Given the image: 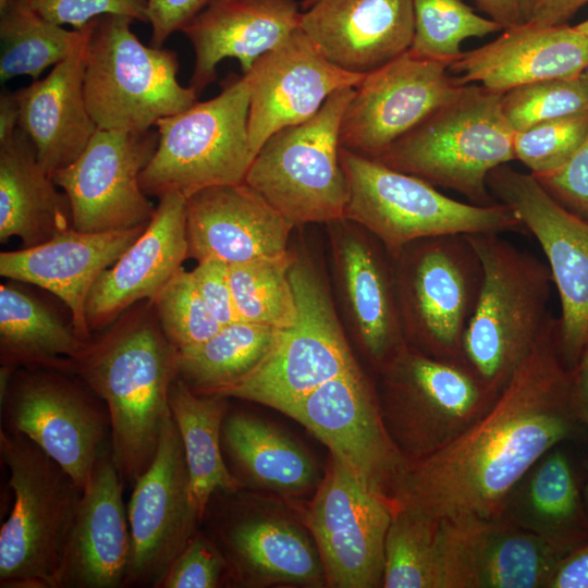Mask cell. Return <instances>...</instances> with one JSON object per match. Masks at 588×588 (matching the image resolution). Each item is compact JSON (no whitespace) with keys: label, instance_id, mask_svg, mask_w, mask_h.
I'll return each mask as SVG.
<instances>
[{"label":"cell","instance_id":"9a60e30c","mask_svg":"<svg viewBox=\"0 0 588 588\" xmlns=\"http://www.w3.org/2000/svg\"><path fill=\"white\" fill-rule=\"evenodd\" d=\"M63 375L24 368L1 400L2 418L7 431L33 441L84 490L110 437V418L105 404Z\"/></svg>","mask_w":588,"mask_h":588},{"label":"cell","instance_id":"cb8c5ba5","mask_svg":"<svg viewBox=\"0 0 588 588\" xmlns=\"http://www.w3.org/2000/svg\"><path fill=\"white\" fill-rule=\"evenodd\" d=\"M142 234L105 270L91 286L86 321L100 330L135 303H151L187 257L186 197L167 193Z\"/></svg>","mask_w":588,"mask_h":588},{"label":"cell","instance_id":"681fc988","mask_svg":"<svg viewBox=\"0 0 588 588\" xmlns=\"http://www.w3.org/2000/svg\"><path fill=\"white\" fill-rule=\"evenodd\" d=\"M215 0H147V17L151 26L150 46L161 48Z\"/></svg>","mask_w":588,"mask_h":588},{"label":"cell","instance_id":"5bb4252c","mask_svg":"<svg viewBox=\"0 0 588 588\" xmlns=\"http://www.w3.org/2000/svg\"><path fill=\"white\" fill-rule=\"evenodd\" d=\"M308 429L359 481L392 506L407 461L390 438L377 389L358 365L284 412Z\"/></svg>","mask_w":588,"mask_h":588},{"label":"cell","instance_id":"6da1fadb","mask_svg":"<svg viewBox=\"0 0 588 588\" xmlns=\"http://www.w3.org/2000/svg\"><path fill=\"white\" fill-rule=\"evenodd\" d=\"M575 392L552 315L488 409L440 450L406 463L393 505L436 519L499 517L539 458L584 426Z\"/></svg>","mask_w":588,"mask_h":588},{"label":"cell","instance_id":"836d02e7","mask_svg":"<svg viewBox=\"0 0 588 588\" xmlns=\"http://www.w3.org/2000/svg\"><path fill=\"white\" fill-rule=\"evenodd\" d=\"M221 439L228 466L243 488L298 497L316 490L322 478L299 443L249 414H226Z\"/></svg>","mask_w":588,"mask_h":588},{"label":"cell","instance_id":"ee69618b","mask_svg":"<svg viewBox=\"0 0 588 588\" xmlns=\"http://www.w3.org/2000/svg\"><path fill=\"white\" fill-rule=\"evenodd\" d=\"M588 137V112L536 123L515 132V159L534 175L564 166Z\"/></svg>","mask_w":588,"mask_h":588},{"label":"cell","instance_id":"7a4b0ae2","mask_svg":"<svg viewBox=\"0 0 588 588\" xmlns=\"http://www.w3.org/2000/svg\"><path fill=\"white\" fill-rule=\"evenodd\" d=\"M177 350L149 307L123 314L75 359V373L110 418V451L123 480L134 483L151 464L171 414Z\"/></svg>","mask_w":588,"mask_h":588},{"label":"cell","instance_id":"ac0fdd59","mask_svg":"<svg viewBox=\"0 0 588 588\" xmlns=\"http://www.w3.org/2000/svg\"><path fill=\"white\" fill-rule=\"evenodd\" d=\"M158 132L97 128L81 155L52 175L69 198L72 226L105 232L146 225L156 207L140 174L158 145Z\"/></svg>","mask_w":588,"mask_h":588},{"label":"cell","instance_id":"8fae6325","mask_svg":"<svg viewBox=\"0 0 588 588\" xmlns=\"http://www.w3.org/2000/svg\"><path fill=\"white\" fill-rule=\"evenodd\" d=\"M378 371L382 419L407 462L446 445L497 397L465 364L431 357L409 344Z\"/></svg>","mask_w":588,"mask_h":588},{"label":"cell","instance_id":"60d3db41","mask_svg":"<svg viewBox=\"0 0 588 588\" xmlns=\"http://www.w3.org/2000/svg\"><path fill=\"white\" fill-rule=\"evenodd\" d=\"M414 10V38L409 50L417 56L455 61L463 53L461 45L470 37L503 30L463 0H412Z\"/></svg>","mask_w":588,"mask_h":588},{"label":"cell","instance_id":"f546056e","mask_svg":"<svg viewBox=\"0 0 588 588\" xmlns=\"http://www.w3.org/2000/svg\"><path fill=\"white\" fill-rule=\"evenodd\" d=\"M301 17L296 0H215L182 29L195 54L189 87L199 96L228 58L248 72L299 28Z\"/></svg>","mask_w":588,"mask_h":588},{"label":"cell","instance_id":"b9f144b4","mask_svg":"<svg viewBox=\"0 0 588 588\" xmlns=\"http://www.w3.org/2000/svg\"><path fill=\"white\" fill-rule=\"evenodd\" d=\"M502 110L514 132L542 121L588 112V69L572 77L510 89L502 95Z\"/></svg>","mask_w":588,"mask_h":588},{"label":"cell","instance_id":"e575fe53","mask_svg":"<svg viewBox=\"0 0 588 588\" xmlns=\"http://www.w3.org/2000/svg\"><path fill=\"white\" fill-rule=\"evenodd\" d=\"M90 341V340H89ZM89 341L81 339L41 302L9 284L0 286L1 368L75 373V359Z\"/></svg>","mask_w":588,"mask_h":588},{"label":"cell","instance_id":"f35d334b","mask_svg":"<svg viewBox=\"0 0 588 588\" xmlns=\"http://www.w3.org/2000/svg\"><path fill=\"white\" fill-rule=\"evenodd\" d=\"M384 588H442L439 519L392 507L384 546Z\"/></svg>","mask_w":588,"mask_h":588},{"label":"cell","instance_id":"d6986e66","mask_svg":"<svg viewBox=\"0 0 588 588\" xmlns=\"http://www.w3.org/2000/svg\"><path fill=\"white\" fill-rule=\"evenodd\" d=\"M126 509L132 546L124 587L156 588L201 523L171 414L151 464L133 483Z\"/></svg>","mask_w":588,"mask_h":588},{"label":"cell","instance_id":"816d5d0a","mask_svg":"<svg viewBox=\"0 0 588 588\" xmlns=\"http://www.w3.org/2000/svg\"><path fill=\"white\" fill-rule=\"evenodd\" d=\"M534 0H475L478 8L503 29L529 22Z\"/></svg>","mask_w":588,"mask_h":588},{"label":"cell","instance_id":"f6af8a7d","mask_svg":"<svg viewBox=\"0 0 588 588\" xmlns=\"http://www.w3.org/2000/svg\"><path fill=\"white\" fill-rule=\"evenodd\" d=\"M232 581L228 561L215 540L196 530L156 588H217Z\"/></svg>","mask_w":588,"mask_h":588},{"label":"cell","instance_id":"7c38bea8","mask_svg":"<svg viewBox=\"0 0 588 588\" xmlns=\"http://www.w3.org/2000/svg\"><path fill=\"white\" fill-rule=\"evenodd\" d=\"M289 275L296 301L294 323L279 331L273 347L254 371L217 394L283 413L357 365L318 271L309 261L294 258Z\"/></svg>","mask_w":588,"mask_h":588},{"label":"cell","instance_id":"8d00e7d4","mask_svg":"<svg viewBox=\"0 0 588 588\" xmlns=\"http://www.w3.org/2000/svg\"><path fill=\"white\" fill-rule=\"evenodd\" d=\"M279 331L241 320L225 324L205 342L177 351V377L198 394H217L259 366Z\"/></svg>","mask_w":588,"mask_h":588},{"label":"cell","instance_id":"7bdbcfd3","mask_svg":"<svg viewBox=\"0 0 588 588\" xmlns=\"http://www.w3.org/2000/svg\"><path fill=\"white\" fill-rule=\"evenodd\" d=\"M149 304L163 334L177 351L205 342L223 327L200 296L192 271L183 267Z\"/></svg>","mask_w":588,"mask_h":588},{"label":"cell","instance_id":"9f6ffc18","mask_svg":"<svg viewBox=\"0 0 588 588\" xmlns=\"http://www.w3.org/2000/svg\"><path fill=\"white\" fill-rule=\"evenodd\" d=\"M573 372L575 377H588V334L578 364Z\"/></svg>","mask_w":588,"mask_h":588},{"label":"cell","instance_id":"db71d44e","mask_svg":"<svg viewBox=\"0 0 588 588\" xmlns=\"http://www.w3.org/2000/svg\"><path fill=\"white\" fill-rule=\"evenodd\" d=\"M20 110L13 91L0 95V143L14 135L19 128Z\"/></svg>","mask_w":588,"mask_h":588},{"label":"cell","instance_id":"9c48e42d","mask_svg":"<svg viewBox=\"0 0 588 588\" xmlns=\"http://www.w3.org/2000/svg\"><path fill=\"white\" fill-rule=\"evenodd\" d=\"M392 259L407 344L431 357L465 364L464 335L483 281L482 262L469 235L420 238Z\"/></svg>","mask_w":588,"mask_h":588},{"label":"cell","instance_id":"d6a6232c","mask_svg":"<svg viewBox=\"0 0 588 588\" xmlns=\"http://www.w3.org/2000/svg\"><path fill=\"white\" fill-rule=\"evenodd\" d=\"M500 516L567 554L588 542V512L565 451L555 446L539 458L513 488Z\"/></svg>","mask_w":588,"mask_h":588},{"label":"cell","instance_id":"680465c9","mask_svg":"<svg viewBox=\"0 0 588 588\" xmlns=\"http://www.w3.org/2000/svg\"><path fill=\"white\" fill-rule=\"evenodd\" d=\"M575 27L585 35H588V20L575 25Z\"/></svg>","mask_w":588,"mask_h":588},{"label":"cell","instance_id":"4dcf8cb0","mask_svg":"<svg viewBox=\"0 0 588 588\" xmlns=\"http://www.w3.org/2000/svg\"><path fill=\"white\" fill-rule=\"evenodd\" d=\"M93 29L46 77L13 91L20 110L19 127L29 137L39 162L51 176L81 155L98 128L84 91L85 56Z\"/></svg>","mask_w":588,"mask_h":588},{"label":"cell","instance_id":"8992f818","mask_svg":"<svg viewBox=\"0 0 588 588\" xmlns=\"http://www.w3.org/2000/svg\"><path fill=\"white\" fill-rule=\"evenodd\" d=\"M340 159L348 183L344 219L373 235L391 256L414 241L442 234L526 233L499 201L479 206L453 199L414 175L343 148Z\"/></svg>","mask_w":588,"mask_h":588},{"label":"cell","instance_id":"ab89813d","mask_svg":"<svg viewBox=\"0 0 588 588\" xmlns=\"http://www.w3.org/2000/svg\"><path fill=\"white\" fill-rule=\"evenodd\" d=\"M294 257L256 258L229 264V278L238 320L283 330L296 318L289 271Z\"/></svg>","mask_w":588,"mask_h":588},{"label":"cell","instance_id":"f907efd6","mask_svg":"<svg viewBox=\"0 0 588 588\" xmlns=\"http://www.w3.org/2000/svg\"><path fill=\"white\" fill-rule=\"evenodd\" d=\"M547 588H588V542L556 564Z\"/></svg>","mask_w":588,"mask_h":588},{"label":"cell","instance_id":"44dd1931","mask_svg":"<svg viewBox=\"0 0 588 588\" xmlns=\"http://www.w3.org/2000/svg\"><path fill=\"white\" fill-rule=\"evenodd\" d=\"M245 74L250 87L248 137L255 157L272 134L310 119L333 93L355 87L364 76L332 64L301 28Z\"/></svg>","mask_w":588,"mask_h":588},{"label":"cell","instance_id":"52a82bcc","mask_svg":"<svg viewBox=\"0 0 588 588\" xmlns=\"http://www.w3.org/2000/svg\"><path fill=\"white\" fill-rule=\"evenodd\" d=\"M133 22L120 14L97 17L86 48L85 98L101 130L147 131L197 102L195 91L177 81L176 52L144 45Z\"/></svg>","mask_w":588,"mask_h":588},{"label":"cell","instance_id":"277c9868","mask_svg":"<svg viewBox=\"0 0 588 588\" xmlns=\"http://www.w3.org/2000/svg\"><path fill=\"white\" fill-rule=\"evenodd\" d=\"M502 95L465 84L376 160L434 187L455 191L470 204L498 203L488 175L515 160V132L504 117Z\"/></svg>","mask_w":588,"mask_h":588},{"label":"cell","instance_id":"d590c367","mask_svg":"<svg viewBox=\"0 0 588 588\" xmlns=\"http://www.w3.org/2000/svg\"><path fill=\"white\" fill-rule=\"evenodd\" d=\"M226 400L219 394H198L179 377L170 389V411L183 444L192 501L201 520L215 494L243 488L222 456Z\"/></svg>","mask_w":588,"mask_h":588},{"label":"cell","instance_id":"7402d4cb","mask_svg":"<svg viewBox=\"0 0 588 588\" xmlns=\"http://www.w3.org/2000/svg\"><path fill=\"white\" fill-rule=\"evenodd\" d=\"M233 501L209 535L224 554L231 580L246 587L327 585L322 561L306 525Z\"/></svg>","mask_w":588,"mask_h":588},{"label":"cell","instance_id":"ba28073f","mask_svg":"<svg viewBox=\"0 0 588 588\" xmlns=\"http://www.w3.org/2000/svg\"><path fill=\"white\" fill-rule=\"evenodd\" d=\"M250 87L230 74L220 93L157 121L158 145L140 174L146 195L193 193L245 181L255 158L248 137Z\"/></svg>","mask_w":588,"mask_h":588},{"label":"cell","instance_id":"6f0895ef","mask_svg":"<svg viewBox=\"0 0 588 588\" xmlns=\"http://www.w3.org/2000/svg\"><path fill=\"white\" fill-rule=\"evenodd\" d=\"M583 425L585 427L588 428V418H584L581 420ZM587 473H588V468H587ZM584 502H585V505H586V509H587V512H588V478H587V482H586V487H585V492H584Z\"/></svg>","mask_w":588,"mask_h":588},{"label":"cell","instance_id":"4316f807","mask_svg":"<svg viewBox=\"0 0 588 588\" xmlns=\"http://www.w3.org/2000/svg\"><path fill=\"white\" fill-rule=\"evenodd\" d=\"M146 225L105 232H82L71 226L41 244L2 252L0 274L37 285L58 296L71 313L75 333L89 341L85 314L89 291Z\"/></svg>","mask_w":588,"mask_h":588},{"label":"cell","instance_id":"f1b7e54d","mask_svg":"<svg viewBox=\"0 0 588 588\" xmlns=\"http://www.w3.org/2000/svg\"><path fill=\"white\" fill-rule=\"evenodd\" d=\"M333 245L346 310L364 352L379 370L407 345L392 256L357 224L356 233L342 225Z\"/></svg>","mask_w":588,"mask_h":588},{"label":"cell","instance_id":"603a6c76","mask_svg":"<svg viewBox=\"0 0 588 588\" xmlns=\"http://www.w3.org/2000/svg\"><path fill=\"white\" fill-rule=\"evenodd\" d=\"M294 223L245 181L186 197L187 257L228 264L289 254Z\"/></svg>","mask_w":588,"mask_h":588},{"label":"cell","instance_id":"ffe728a7","mask_svg":"<svg viewBox=\"0 0 588 588\" xmlns=\"http://www.w3.org/2000/svg\"><path fill=\"white\" fill-rule=\"evenodd\" d=\"M442 588H547L566 552L499 516L439 519Z\"/></svg>","mask_w":588,"mask_h":588},{"label":"cell","instance_id":"2e32d148","mask_svg":"<svg viewBox=\"0 0 588 588\" xmlns=\"http://www.w3.org/2000/svg\"><path fill=\"white\" fill-rule=\"evenodd\" d=\"M391 517L392 505L330 456L304 517L318 548L327 586H383Z\"/></svg>","mask_w":588,"mask_h":588},{"label":"cell","instance_id":"484cf974","mask_svg":"<svg viewBox=\"0 0 588 588\" xmlns=\"http://www.w3.org/2000/svg\"><path fill=\"white\" fill-rule=\"evenodd\" d=\"M299 28L332 64L365 75L411 48L413 1L316 0Z\"/></svg>","mask_w":588,"mask_h":588},{"label":"cell","instance_id":"74e56055","mask_svg":"<svg viewBox=\"0 0 588 588\" xmlns=\"http://www.w3.org/2000/svg\"><path fill=\"white\" fill-rule=\"evenodd\" d=\"M0 79L27 75L39 79L42 72L66 59L91 32L96 19L82 28L65 29L49 22L16 0L0 10Z\"/></svg>","mask_w":588,"mask_h":588},{"label":"cell","instance_id":"e0dca14e","mask_svg":"<svg viewBox=\"0 0 588 588\" xmlns=\"http://www.w3.org/2000/svg\"><path fill=\"white\" fill-rule=\"evenodd\" d=\"M452 61L409 49L363 76L343 112L340 146L378 159L465 84L450 72Z\"/></svg>","mask_w":588,"mask_h":588},{"label":"cell","instance_id":"30bf717a","mask_svg":"<svg viewBox=\"0 0 588 588\" xmlns=\"http://www.w3.org/2000/svg\"><path fill=\"white\" fill-rule=\"evenodd\" d=\"M353 90H336L310 119L272 134L247 171L245 182L294 225L344 219L340 127Z\"/></svg>","mask_w":588,"mask_h":588},{"label":"cell","instance_id":"4fadbf2b","mask_svg":"<svg viewBox=\"0 0 588 588\" xmlns=\"http://www.w3.org/2000/svg\"><path fill=\"white\" fill-rule=\"evenodd\" d=\"M494 199L507 206L538 242L561 302L559 344L574 371L588 334V219L554 199L531 173L509 163L487 179Z\"/></svg>","mask_w":588,"mask_h":588},{"label":"cell","instance_id":"7dc6e473","mask_svg":"<svg viewBox=\"0 0 588 588\" xmlns=\"http://www.w3.org/2000/svg\"><path fill=\"white\" fill-rule=\"evenodd\" d=\"M534 176L560 204L588 219V137L564 166Z\"/></svg>","mask_w":588,"mask_h":588},{"label":"cell","instance_id":"5b68a950","mask_svg":"<svg viewBox=\"0 0 588 588\" xmlns=\"http://www.w3.org/2000/svg\"><path fill=\"white\" fill-rule=\"evenodd\" d=\"M12 510L0 530L1 588H58L83 490L38 445L1 428Z\"/></svg>","mask_w":588,"mask_h":588},{"label":"cell","instance_id":"94428289","mask_svg":"<svg viewBox=\"0 0 588 588\" xmlns=\"http://www.w3.org/2000/svg\"><path fill=\"white\" fill-rule=\"evenodd\" d=\"M10 0H0V10H2Z\"/></svg>","mask_w":588,"mask_h":588},{"label":"cell","instance_id":"3957f363","mask_svg":"<svg viewBox=\"0 0 588 588\" xmlns=\"http://www.w3.org/2000/svg\"><path fill=\"white\" fill-rule=\"evenodd\" d=\"M468 235L480 256L483 281L464 335V362L497 396L552 316L553 280L546 262L502 234Z\"/></svg>","mask_w":588,"mask_h":588},{"label":"cell","instance_id":"f5cc1de1","mask_svg":"<svg viewBox=\"0 0 588 588\" xmlns=\"http://www.w3.org/2000/svg\"><path fill=\"white\" fill-rule=\"evenodd\" d=\"M588 0H534L528 23L539 26L565 24Z\"/></svg>","mask_w":588,"mask_h":588},{"label":"cell","instance_id":"91938a15","mask_svg":"<svg viewBox=\"0 0 588 588\" xmlns=\"http://www.w3.org/2000/svg\"><path fill=\"white\" fill-rule=\"evenodd\" d=\"M316 0H304L303 3L301 4V8L303 11H305L306 9H308Z\"/></svg>","mask_w":588,"mask_h":588},{"label":"cell","instance_id":"bcb514c9","mask_svg":"<svg viewBox=\"0 0 588 588\" xmlns=\"http://www.w3.org/2000/svg\"><path fill=\"white\" fill-rule=\"evenodd\" d=\"M42 19L82 28L95 19L120 14L148 23L147 0H16Z\"/></svg>","mask_w":588,"mask_h":588},{"label":"cell","instance_id":"1f68e13d","mask_svg":"<svg viewBox=\"0 0 588 588\" xmlns=\"http://www.w3.org/2000/svg\"><path fill=\"white\" fill-rule=\"evenodd\" d=\"M57 186L20 127L0 143V242L15 236L30 247L71 228L69 198Z\"/></svg>","mask_w":588,"mask_h":588},{"label":"cell","instance_id":"83f0119b","mask_svg":"<svg viewBox=\"0 0 588 588\" xmlns=\"http://www.w3.org/2000/svg\"><path fill=\"white\" fill-rule=\"evenodd\" d=\"M588 69V35L566 23H526L503 29L493 41L465 51L450 65L462 84L504 94L523 85L578 75Z\"/></svg>","mask_w":588,"mask_h":588},{"label":"cell","instance_id":"d4e9b609","mask_svg":"<svg viewBox=\"0 0 588 588\" xmlns=\"http://www.w3.org/2000/svg\"><path fill=\"white\" fill-rule=\"evenodd\" d=\"M131 546L123 479L110 449H102L82 493L58 588L124 587Z\"/></svg>","mask_w":588,"mask_h":588},{"label":"cell","instance_id":"c3c4849f","mask_svg":"<svg viewBox=\"0 0 588 588\" xmlns=\"http://www.w3.org/2000/svg\"><path fill=\"white\" fill-rule=\"evenodd\" d=\"M196 287L215 318L222 324L238 321L229 278V264L218 258L198 261L192 270Z\"/></svg>","mask_w":588,"mask_h":588},{"label":"cell","instance_id":"11a10c76","mask_svg":"<svg viewBox=\"0 0 588 588\" xmlns=\"http://www.w3.org/2000/svg\"><path fill=\"white\" fill-rule=\"evenodd\" d=\"M575 376V375H574ZM576 404L580 421L588 418V377H575Z\"/></svg>","mask_w":588,"mask_h":588}]
</instances>
